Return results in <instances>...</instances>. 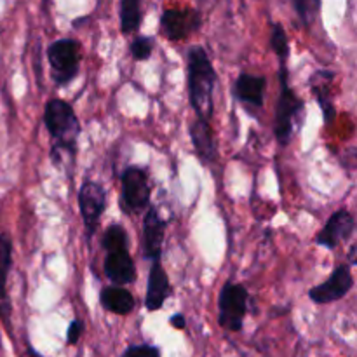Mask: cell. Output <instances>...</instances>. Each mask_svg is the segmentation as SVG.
Here are the masks:
<instances>
[{
	"instance_id": "obj_2",
	"label": "cell",
	"mask_w": 357,
	"mask_h": 357,
	"mask_svg": "<svg viewBox=\"0 0 357 357\" xmlns=\"http://www.w3.org/2000/svg\"><path fill=\"white\" fill-rule=\"evenodd\" d=\"M44 124L49 136L52 138V160H56L59 153H63V155L70 153V157L73 159L80 136V122L72 105L66 103L65 100H59V98H51L45 103Z\"/></svg>"
},
{
	"instance_id": "obj_23",
	"label": "cell",
	"mask_w": 357,
	"mask_h": 357,
	"mask_svg": "<svg viewBox=\"0 0 357 357\" xmlns=\"http://www.w3.org/2000/svg\"><path fill=\"white\" fill-rule=\"evenodd\" d=\"M153 38L149 35H138L131 42V56L135 61H146L152 56Z\"/></svg>"
},
{
	"instance_id": "obj_5",
	"label": "cell",
	"mask_w": 357,
	"mask_h": 357,
	"mask_svg": "<svg viewBox=\"0 0 357 357\" xmlns=\"http://www.w3.org/2000/svg\"><path fill=\"white\" fill-rule=\"evenodd\" d=\"M250 293L243 284L227 281L218 295V324L229 331H241L248 312Z\"/></svg>"
},
{
	"instance_id": "obj_6",
	"label": "cell",
	"mask_w": 357,
	"mask_h": 357,
	"mask_svg": "<svg viewBox=\"0 0 357 357\" xmlns=\"http://www.w3.org/2000/svg\"><path fill=\"white\" fill-rule=\"evenodd\" d=\"M121 206L126 215H138L150 206V183L143 169L129 166L121 174Z\"/></svg>"
},
{
	"instance_id": "obj_8",
	"label": "cell",
	"mask_w": 357,
	"mask_h": 357,
	"mask_svg": "<svg viewBox=\"0 0 357 357\" xmlns=\"http://www.w3.org/2000/svg\"><path fill=\"white\" fill-rule=\"evenodd\" d=\"M202 26V16L199 10L166 9L160 16V33L171 42H180L194 35Z\"/></svg>"
},
{
	"instance_id": "obj_24",
	"label": "cell",
	"mask_w": 357,
	"mask_h": 357,
	"mask_svg": "<svg viewBox=\"0 0 357 357\" xmlns=\"http://www.w3.org/2000/svg\"><path fill=\"white\" fill-rule=\"evenodd\" d=\"M122 357H160V349L149 344L131 345V347L126 349Z\"/></svg>"
},
{
	"instance_id": "obj_4",
	"label": "cell",
	"mask_w": 357,
	"mask_h": 357,
	"mask_svg": "<svg viewBox=\"0 0 357 357\" xmlns=\"http://www.w3.org/2000/svg\"><path fill=\"white\" fill-rule=\"evenodd\" d=\"M80 58V44L75 38H58L49 45L47 61L56 86H68L79 75Z\"/></svg>"
},
{
	"instance_id": "obj_22",
	"label": "cell",
	"mask_w": 357,
	"mask_h": 357,
	"mask_svg": "<svg viewBox=\"0 0 357 357\" xmlns=\"http://www.w3.org/2000/svg\"><path fill=\"white\" fill-rule=\"evenodd\" d=\"M103 250L112 251V250H122V248H128V234L126 229L119 223H112L103 234Z\"/></svg>"
},
{
	"instance_id": "obj_21",
	"label": "cell",
	"mask_w": 357,
	"mask_h": 357,
	"mask_svg": "<svg viewBox=\"0 0 357 357\" xmlns=\"http://www.w3.org/2000/svg\"><path fill=\"white\" fill-rule=\"evenodd\" d=\"M300 23L305 28L312 26L321 10V0H291Z\"/></svg>"
},
{
	"instance_id": "obj_9",
	"label": "cell",
	"mask_w": 357,
	"mask_h": 357,
	"mask_svg": "<svg viewBox=\"0 0 357 357\" xmlns=\"http://www.w3.org/2000/svg\"><path fill=\"white\" fill-rule=\"evenodd\" d=\"M352 286H354V278H352L351 265L342 264L335 268L328 281L310 289L309 298L317 305H328V303L338 302V300L344 298L351 291Z\"/></svg>"
},
{
	"instance_id": "obj_29",
	"label": "cell",
	"mask_w": 357,
	"mask_h": 357,
	"mask_svg": "<svg viewBox=\"0 0 357 357\" xmlns=\"http://www.w3.org/2000/svg\"><path fill=\"white\" fill-rule=\"evenodd\" d=\"M0 345H2V344H0Z\"/></svg>"
},
{
	"instance_id": "obj_26",
	"label": "cell",
	"mask_w": 357,
	"mask_h": 357,
	"mask_svg": "<svg viewBox=\"0 0 357 357\" xmlns=\"http://www.w3.org/2000/svg\"><path fill=\"white\" fill-rule=\"evenodd\" d=\"M169 323L171 326L176 328V330H185V328H187V319H185L183 314H174V316H171Z\"/></svg>"
},
{
	"instance_id": "obj_20",
	"label": "cell",
	"mask_w": 357,
	"mask_h": 357,
	"mask_svg": "<svg viewBox=\"0 0 357 357\" xmlns=\"http://www.w3.org/2000/svg\"><path fill=\"white\" fill-rule=\"evenodd\" d=\"M271 49L279 58V63H286L289 58V40L281 23L271 24Z\"/></svg>"
},
{
	"instance_id": "obj_19",
	"label": "cell",
	"mask_w": 357,
	"mask_h": 357,
	"mask_svg": "<svg viewBox=\"0 0 357 357\" xmlns=\"http://www.w3.org/2000/svg\"><path fill=\"white\" fill-rule=\"evenodd\" d=\"M119 21H121L122 33L129 35L138 31L142 24V0H121Z\"/></svg>"
},
{
	"instance_id": "obj_14",
	"label": "cell",
	"mask_w": 357,
	"mask_h": 357,
	"mask_svg": "<svg viewBox=\"0 0 357 357\" xmlns=\"http://www.w3.org/2000/svg\"><path fill=\"white\" fill-rule=\"evenodd\" d=\"M171 296V282L166 271L162 267V261L153 260L149 271V282H146L145 307L150 312L162 309L166 300Z\"/></svg>"
},
{
	"instance_id": "obj_16",
	"label": "cell",
	"mask_w": 357,
	"mask_h": 357,
	"mask_svg": "<svg viewBox=\"0 0 357 357\" xmlns=\"http://www.w3.org/2000/svg\"><path fill=\"white\" fill-rule=\"evenodd\" d=\"M335 79V73L330 70H317L310 77V91L316 96L317 103H319L321 112H323L324 124L331 126L337 119V108H335L333 101H331V82Z\"/></svg>"
},
{
	"instance_id": "obj_11",
	"label": "cell",
	"mask_w": 357,
	"mask_h": 357,
	"mask_svg": "<svg viewBox=\"0 0 357 357\" xmlns=\"http://www.w3.org/2000/svg\"><path fill=\"white\" fill-rule=\"evenodd\" d=\"M164 237H166V220L159 215L157 208L149 206L143 220V253L146 260H160Z\"/></svg>"
},
{
	"instance_id": "obj_28",
	"label": "cell",
	"mask_w": 357,
	"mask_h": 357,
	"mask_svg": "<svg viewBox=\"0 0 357 357\" xmlns=\"http://www.w3.org/2000/svg\"><path fill=\"white\" fill-rule=\"evenodd\" d=\"M28 357H42V356L38 354V352H35L31 347H28Z\"/></svg>"
},
{
	"instance_id": "obj_13",
	"label": "cell",
	"mask_w": 357,
	"mask_h": 357,
	"mask_svg": "<svg viewBox=\"0 0 357 357\" xmlns=\"http://www.w3.org/2000/svg\"><path fill=\"white\" fill-rule=\"evenodd\" d=\"M188 132H190L192 146H194L195 153L204 164H216L218 160V145H216L215 135H213L211 122L204 121V119L195 117L194 122L188 126Z\"/></svg>"
},
{
	"instance_id": "obj_18",
	"label": "cell",
	"mask_w": 357,
	"mask_h": 357,
	"mask_svg": "<svg viewBox=\"0 0 357 357\" xmlns=\"http://www.w3.org/2000/svg\"><path fill=\"white\" fill-rule=\"evenodd\" d=\"M100 303L105 310L117 316H129L135 310L136 300L124 286H107L100 293Z\"/></svg>"
},
{
	"instance_id": "obj_1",
	"label": "cell",
	"mask_w": 357,
	"mask_h": 357,
	"mask_svg": "<svg viewBox=\"0 0 357 357\" xmlns=\"http://www.w3.org/2000/svg\"><path fill=\"white\" fill-rule=\"evenodd\" d=\"M218 73L202 45H192L187 52L188 101L195 117L211 122L215 112V87Z\"/></svg>"
},
{
	"instance_id": "obj_10",
	"label": "cell",
	"mask_w": 357,
	"mask_h": 357,
	"mask_svg": "<svg viewBox=\"0 0 357 357\" xmlns=\"http://www.w3.org/2000/svg\"><path fill=\"white\" fill-rule=\"evenodd\" d=\"M356 230V220L347 209H338L337 213L330 216L324 229L317 234L316 244L326 248V250H335L342 243L349 241Z\"/></svg>"
},
{
	"instance_id": "obj_25",
	"label": "cell",
	"mask_w": 357,
	"mask_h": 357,
	"mask_svg": "<svg viewBox=\"0 0 357 357\" xmlns=\"http://www.w3.org/2000/svg\"><path fill=\"white\" fill-rule=\"evenodd\" d=\"M84 335V321L82 319H73L70 323L68 331H66V344L75 345L79 344V340Z\"/></svg>"
},
{
	"instance_id": "obj_12",
	"label": "cell",
	"mask_w": 357,
	"mask_h": 357,
	"mask_svg": "<svg viewBox=\"0 0 357 357\" xmlns=\"http://www.w3.org/2000/svg\"><path fill=\"white\" fill-rule=\"evenodd\" d=\"M103 268L108 281L115 286H128L136 281V265L129 255V248L107 251Z\"/></svg>"
},
{
	"instance_id": "obj_15",
	"label": "cell",
	"mask_w": 357,
	"mask_h": 357,
	"mask_svg": "<svg viewBox=\"0 0 357 357\" xmlns=\"http://www.w3.org/2000/svg\"><path fill=\"white\" fill-rule=\"evenodd\" d=\"M265 89H267V79L264 75H253V73H241L234 84V94L244 107H251L260 110L265 101Z\"/></svg>"
},
{
	"instance_id": "obj_7",
	"label": "cell",
	"mask_w": 357,
	"mask_h": 357,
	"mask_svg": "<svg viewBox=\"0 0 357 357\" xmlns=\"http://www.w3.org/2000/svg\"><path fill=\"white\" fill-rule=\"evenodd\" d=\"M77 201H79L80 216L84 220L87 237H93L107 209V192L98 181L84 180L77 194Z\"/></svg>"
},
{
	"instance_id": "obj_3",
	"label": "cell",
	"mask_w": 357,
	"mask_h": 357,
	"mask_svg": "<svg viewBox=\"0 0 357 357\" xmlns=\"http://www.w3.org/2000/svg\"><path fill=\"white\" fill-rule=\"evenodd\" d=\"M279 91L278 107L274 115V136L281 146H288L293 138L295 119L303 110V100L289 84V70L286 63H279Z\"/></svg>"
},
{
	"instance_id": "obj_17",
	"label": "cell",
	"mask_w": 357,
	"mask_h": 357,
	"mask_svg": "<svg viewBox=\"0 0 357 357\" xmlns=\"http://www.w3.org/2000/svg\"><path fill=\"white\" fill-rule=\"evenodd\" d=\"M13 265V243L7 234H0V317L10 328V300L7 296L6 284Z\"/></svg>"
},
{
	"instance_id": "obj_27",
	"label": "cell",
	"mask_w": 357,
	"mask_h": 357,
	"mask_svg": "<svg viewBox=\"0 0 357 357\" xmlns=\"http://www.w3.org/2000/svg\"><path fill=\"white\" fill-rule=\"evenodd\" d=\"M356 251H357V246H351V250H349V265H356Z\"/></svg>"
}]
</instances>
